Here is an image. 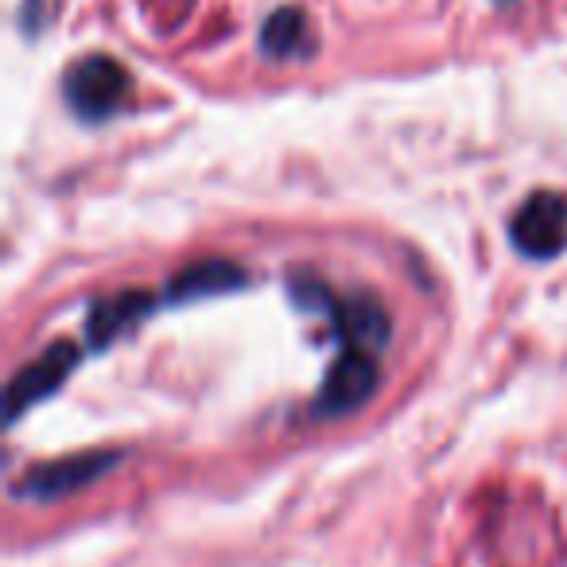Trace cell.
<instances>
[{
	"label": "cell",
	"mask_w": 567,
	"mask_h": 567,
	"mask_svg": "<svg viewBox=\"0 0 567 567\" xmlns=\"http://www.w3.org/2000/svg\"><path fill=\"white\" fill-rule=\"evenodd\" d=\"M509 237L525 257L548 260L567 249V195L536 190L513 214Z\"/></svg>",
	"instance_id": "obj_2"
},
{
	"label": "cell",
	"mask_w": 567,
	"mask_h": 567,
	"mask_svg": "<svg viewBox=\"0 0 567 567\" xmlns=\"http://www.w3.org/2000/svg\"><path fill=\"white\" fill-rule=\"evenodd\" d=\"M117 463H121V451H86V455L55 458V463H43L35 471H28L17 482V497H28V502H59V497L79 494L82 486L110 474Z\"/></svg>",
	"instance_id": "obj_4"
},
{
	"label": "cell",
	"mask_w": 567,
	"mask_h": 567,
	"mask_svg": "<svg viewBox=\"0 0 567 567\" xmlns=\"http://www.w3.org/2000/svg\"><path fill=\"white\" fill-rule=\"evenodd\" d=\"M334 327L347 339V350H365V354H381L389 347V334H393V323H389V311L381 308L373 296H354L347 303H334Z\"/></svg>",
	"instance_id": "obj_6"
},
{
	"label": "cell",
	"mask_w": 567,
	"mask_h": 567,
	"mask_svg": "<svg viewBox=\"0 0 567 567\" xmlns=\"http://www.w3.org/2000/svg\"><path fill=\"white\" fill-rule=\"evenodd\" d=\"M502 4H509V0H502Z\"/></svg>",
	"instance_id": "obj_10"
},
{
	"label": "cell",
	"mask_w": 567,
	"mask_h": 567,
	"mask_svg": "<svg viewBox=\"0 0 567 567\" xmlns=\"http://www.w3.org/2000/svg\"><path fill=\"white\" fill-rule=\"evenodd\" d=\"M260 51L268 59H296L311 51V35H308V20L300 9H280L265 20L260 28Z\"/></svg>",
	"instance_id": "obj_9"
},
{
	"label": "cell",
	"mask_w": 567,
	"mask_h": 567,
	"mask_svg": "<svg viewBox=\"0 0 567 567\" xmlns=\"http://www.w3.org/2000/svg\"><path fill=\"white\" fill-rule=\"evenodd\" d=\"M66 102L82 121H105L128 94V71L110 55H86L66 74Z\"/></svg>",
	"instance_id": "obj_1"
},
{
	"label": "cell",
	"mask_w": 567,
	"mask_h": 567,
	"mask_svg": "<svg viewBox=\"0 0 567 567\" xmlns=\"http://www.w3.org/2000/svg\"><path fill=\"white\" fill-rule=\"evenodd\" d=\"M156 311V296L152 292H121L113 300H102L90 308V319H86V339L90 347H110L113 339L136 327L144 316Z\"/></svg>",
	"instance_id": "obj_7"
},
{
	"label": "cell",
	"mask_w": 567,
	"mask_h": 567,
	"mask_svg": "<svg viewBox=\"0 0 567 567\" xmlns=\"http://www.w3.org/2000/svg\"><path fill=\"white\" fill-rule=\"evenodd\" d=\"M378 385H381L378 354L342 350L331 370H327L323 385H319L316 416H350V412H358L365 401H373Z\"/></svg>",
	"instance_id": "obj_3"
},
{
	"label": "cell",
	"mask_w": 567,
	"mask_h": 567,
	"mask_svg": "<svg viewBox=\"0 0 567 567\" xmlns=\"http://www.w3.org/2000/svg\"><path fill=\"white\" fill-rule=\"evenodd\" d=\"M74 365H79V347H71V342H55L35 362H28L9 385V420H20L32 404L48 401L71 378Z\"/></svg>",
	"instance_id": "obj_5"
},
{
	"label": "cell",
	"mask_w": 567,
	"mask_h": 567,
	"mask_svg": "<svg viewBox=\"0 0 567 567\" xmlns=\"http://www.w3.org/2000/svg\"><path fill=\"white\" fill-rule=\"evenodd\" d=\"M245 284V272L229 260H198V265L183 268L172 284H167V300H198V296H221L234 292Z\"/></svg>",
	"instance_id": "obj_8"
}]
</instances>
